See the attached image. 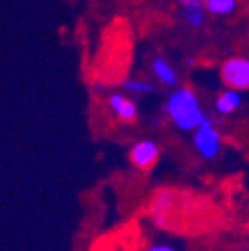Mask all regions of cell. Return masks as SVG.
Wrapping results in <instances>:
<instances>
[{"mask_svg":"<svg viewBox=\"0 0 249 251\" xmlns=\"http://www.w3.org/2000/svg\"><path fill=\"white\" fill-rule=\"evenodd\" d=\"M166 110L174 126L181 131H192L199 126L206 114L190 87H178L171 93L166 103Z\"/></svg>","mask_w":249,"mask_h":251,"instance_id":"cell-1","label":"cell"},{"mask_svg":"<svg viewBox=\"0 0 249 251\" xmlns=\"http://www.w3.org/2000/svg\"><path fill=\"white\" fill-rule=\"evenodd\" d=\"M195 149L199 150V153L206 159H214L218 155L220 147H222V138H220L218 129L214 127V124L211 122V119L207 115H204L202 121L199 122V126L195 127Z\"/></svg>","mask_w":249,"mask_h":251,"instance_id":"cell-2","label":"cell"},{"mask_svg":"<svg viewBox=\"0 0 249 251\" xmlns=\"http://www.w3.org/2000/svg\"><path fill=\"white\" fill-rule=\"evenodd\" d=\"M222 80L226 87L246 91L249 87V61L246 58H230L222 65Z\"/></svg>","mask_w":249,"mask_h":251,"instance_id":"cell-3","label":"cell"},{"mask_svg":"<svg viewBox=\"0 0 249 251\" xmlns=\"http://www.w3.org/2000/svg\"><path fill=\"white\" fill-rule=\"evenodd\" d=\"M157 159H159V147L150 140L138 141L131 150V162L143 171L153 168Z\"/></svg>","mask_w":249,"mask_h":251,"instance_id":"cell-4","label":"cell"},{"mask_svg":"<svg viewBox=\"0 0 249 251\" xmlns=\"http://www.w3.org/2000/svg\"><path fill=\"white\" fill-rule=\"evenodd\" d=\"M108 106H110V110H112L113 114L121 119V121H124V122L136 121V117H138L136 105H134V101H132V100H129L127 96H124V94H121V93L110 94Z\"/></svg>","mask_w":249,"mask_h":251,"instance_id":"cell-5","label":"cell"},{"mask_svg":"<svg viewBox=\"0 0 249 251\" xmlns=\"http://www.w3.org/2000/svg\"><path fill=\"white\" fill-rule=\"evenodd\" d=\"M152 72L157 80L160 84H164V86L174 87L178 84V74H176L174 67L164 58H160V56L152 59Z\"/></svg>","mask_w":249,"mask_h":251,"instance_id":"cell-6","label":"cell"},{"mask_svg":"<svg viewBox=\"0 0 249 251\" xmlns=\"http://www.w3.org/2000/svg\"><path fill=\"white\" fill-rule=\"evenodd\" d=\"M181 20L185 21L188 28L199 30L206 25L207 12L202 4H185L183 9H181Z\"/></svg>","mask_w":249,"mask_h":251,"instance_id":"cell-7","label":"cell"},{"mask_svg":"<svg viewBox=\"0 0 249 251\" xmlns=\"http://www.w3.org/2000/svg\"><path fill=\"white\" fill-rule=\"evenodd\" d=\"M242 105L241 93L237 89H225L218 98H216V110H218L222 115H230L234 114L235 110Z\"/></svg>","mask_w":249,"mask_h":251,"instance_id":"cell-8","label":"cell"},{"mask_svg":"<svg viewBox=\"0 0 249 251\" xmlns=\"http://www.w3.org/2000/svg\"><path fill=\"white\" fill-rule=\"evenodd\" d=\"M206 12L213 16H230L237 11V0H202Z\"/></svg>","mask_w":249,"mask_h":251,"instance_id":"cell-9","label":"cell"},{"mask_svg":"<svg viewBox=\"0 0 249 251\" xmlns=\"http://www.w3.org/2000/svg\"><path fill=\"white\" fill-rule=\"evenodd\" d=\"M125 91L129 93H134V94H148V93H153L155 87L153 84H150L148 80H143V78H127L124 84H122Z\"/></svg>","mask_w":249,"mask_h":251,"instance_id":"cell-10","label":"cell"},{"mask_svg":"<svg viewBox=\"0 0 249 251\" xmlns=\"http://www.w3.org/2000/svg\"><path fill=\"white\" fill-rule=\"evenodd\" d=\"M148 251H174V250H173V248H168V246H153Z\"/></svg>","mask_w":249,"mask_h":251,"instance_id":"cell-11","label":"cell"},{"mask_svg":"<svg viewBox=\"0 0 249 251\" xmlns=\"http://www.w3.org/2000/svg\"><path fill=\"white\" fill-rule=\"evenodd\" d=\"M181 4H202V0H179Z\"/></svg>","mask_w":249,"mask_h":251,"instance_id":"cell-12","label":"cell"}]
</instances>
